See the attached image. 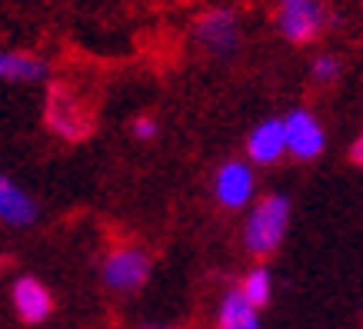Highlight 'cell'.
Instances as JSON below:
<instances>
[{"instance_id": "obj_15", "label": "cell", "mask_w": 363, "mask_h": 329, "mask_svg": "<svg viewBox=\"0 0 363 329\" xmlns=\"http://www.w3.org/2000/svg\"><path fill=\"white\" fill-rule=\"evenodd\" d=\"M350 160H353V163H357V166H360V170H363V133H360V137H357V143H353V146H350Z\"/></svg>"}, {"instance_id": "obj_6", "label": "cell", "mask_w": 363, "mask_h": 329, "mask_svg": "<svg viewBox=\"0 0 363 329\" xmlns=\"http://www.w3.org/2000/svg\"><path fill=\"white\" fill-rule=\"evenodd\" d=\"M197 40L207 47L210 54L217 57H230L240 44V30H237V13L227 11V7H217V11L200 13L197 21Z\"/></svg>"}, {"instance_id": "obj_4", "label": "cell", "mask_w": 363, "mask_h": 329, "mask_svg": "<svg viewBox=\"0 0 363 329\" xmlns=\"http://www.w3.org/2000/svg\"><path fill=\"white\" fill-rule=\"evenodd\" d=\"M284 130H286V154L294 160H317L323 150H327V133H323V123L310 113V110L297 107L284 117Z\"/></svg>"}, {"instance_id": "obj_5", "label": "cell", "mask_w": 363, "mask_h": 329, "mask_svg": "<svg viewBox=\"0 0 363 329\" xmlns=\"http://www.w3.org/2000/svg\"><path fill=\"white\" fill-rule=\"evenodd\" d=\"M253 190H257V180H253V170L240 160H227V163L217 166V176H213V197L223 209H243L250 207Z\"/></svg>"}, {"instance_id": "obj_1", "label": "cell", "mask_w": 363, "mask_h": 329, "mask_svg": "<svg viewBox=\"0 0 363 329\" xmlns=\"http://www.w3.org/2000/svg\"><path fill=\"white\" fill-rule=\"evenodd\" d=\"M286 226H290V197L267 193L250 207L243 226V246L250 250V256H270L284 243Z\"/></svg>"}, {"instance_id": "obj_7", "label": "cell", "mask_w": 363, "mask_h": 329, "mask_svg": "<svg viewBox=\"0 0 363 329\" xmlns=\"http://www.w3.org/2000/svg\"><path fill=\"white\" fill-rule=\"evenodd\" d=\"M11 299H13V309L23 323H44L50 313H54V296L37 276H17L11 286Z\"/></svg>"}, {"instance_id": "obj_3", "label": "cell", "mask_w": 363, "mask_h": 329, "mask_svg": "<svg viewBox=\"0 0 363 329\" xmlns=\"http://www.w3.org/2000/svg\"><path fill=\"white\" fill-rule=\"evenodd\" d=\"M277 27L290 44H310L327 27V11L320 0H280Z\"/></svg>"}, {"instance_id": "obj_12", "label": "cell", "mask_w": 363, "mask_h": 329, "mask_svg": "<svg viewBox=\"0 0 363 329\" xmlns=\"http://www.w3.org/2000/svg\"><path fill=\"white\" fill-rule=\"evenodd\" d=\"M240 293L250 299L257 309H264L267 303H270V296H274V279H270V270H267V266H253V270H247L243 279H240Z\"/></svg>"}, {"instance_id": "obj_9", "label": "cell", "mask_w": 363, "mask_h": 329, "mask_svg": "<svg viewBox=\"0 0 363 329\" xmlns=\"http://www.w3.org/2000/svg\"><path fill=\"white\" fill-rule=\"evenodd\" d=\"M0 217L7 226H30L33 219L40 217V207L37 200L27 193L23 187H17L11 176H0Z\"/></svg>"}, {"instance_id": "obj_10", "label": "cell", "mask_w": 363, "mask_h": 329, "mask_svg": "<svg viewBox=\"0 0 363 329\" xmlns=\"http://www.w3.org/2000/svg\"><path fill=\"white\" fill-rule=\"evenodd\" d=\"M217 329H260V309L240 293V286L227 289L217 309Z\"/></svg>"}, {"instance_id": "obj_2", "label": "cell", "mask_w": 363, "mask_h": 329, "mask_svg": "<svg viewBox=\"0 0 363 329\" xmlns=\"http://www.w3.org/2000/svg\"><path fill=\"white\" fill-rule=\"evenodd\" d=\"M100 276H104V286L113 293H137L150 279V256L137 246L111 250L100 266Z\"/></svg>"}, {"instance_id": "obj_14", "label": "cell", "mask_w": 363, "mask_h": 329, "mask_svg": "<svg viewBox=\"0 0 363 329\" xmlns=\"http://www.w3.org/2000/svg\"><path fill=\"white\" fill-rule=\"evenodd\" d=\"M133 137H137V140H154L157 137V120L154 117H133Z\"/></svg>"}, {"instance_id": "obj_8", "label": "cell", "mask_w": 363, "mask_h": 329, "mask_svg": "<svg viewBox=\"0 0 363 329\" xmlns=\"http://www.w3.org/2000/svg\"><path fill=\"white\" fill-rule=\"evenodd\" d=\"M286 154V130L284 117H267L247 133V156L257 166H270Z\"/></svg>"}, {"instance_id": "obj_11", "label": "cell", "mask_w": 363, "mask_h": 329, "mask_svg": "<svg viewBox=\"0 0 363 329\" xmlns=\"http://www.w3.org/2000/svg\"><path fill=\"white\" fill-rule=\"evenodd\" d=\"M47 60L37 54H23V50H4L0 54V77L7 83H37L47 77Z\"/></svg>"}, {"instance_id": "obj_13", "label": "cell", "mask_w": 363, "mask_h": 329, "mask_svg": "<svg viewBox=\"0 0 363 329\" xmlns=\"http://www.w3.org/2000/svg\"><path fill=\"white\" fill-rule=\"evenodd\" d=\"M340 74H343V64H340V57H333V54H320L310 64V77L317 80V83H337Z\"/></svg>"}]
</instances>
